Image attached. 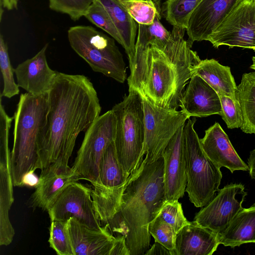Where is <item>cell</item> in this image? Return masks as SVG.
I'll use <instances>...</instances> for the list:
<instances>
[{
    "instance_id": "d4e9b609",
    "label": "cell",
    "mask_w": 255,
    "mask_h": 255,
    "mask_svg": "<svg viewBox=\"0 0 255 255\" xmlns=\"http://www.w3.org/2000/svg\"><path fill=\"white\" fill-rule=\"evenodd\" d=\"M109 13L123 41L129 66L132 65L135 54V38L138 23L117 0H98Z\"/></svg>"
},
{
    "instance_id": "277c9868",
    "label": "cell",
    "mask_w": 255,
    "mask_h": 255,
    "mask_svg": "<svg viewBox=\"0 0 255 255\" xmlns=\"http://www.w3.org/2000/svg\"><path fill=\"white\" fill-rule=\"evenodd\" d=\"M48 94L20 95L14 114L11 164L13 186L22 187L27 172L35 171L40 145L47 124Z\"/></svg>"
},
{
    "instance_id": "9c48e42d",
    "label": "cell",
    "mask_w": 255,
    "mask_h": 255,
    "mask_svg": "<svg viewBox=\"0 0 255 255\" xmlns=\"http://www.w3.org/2000/svg\"><path fill=\"white\" fill-rule=\"evenodd\" d=\"M117 120L112 110L100 116L85 132L72 166L80 180L95 183L100 163L108 146L114 141Z\"/></svg>"
},
{
    "instance_id": "ab89813d",
    "label": "cell",
    "mask_w": 255,
    "mask_h": 255,
    "mask_svg": "<svg viewBox=\"0 0 255 255\" xmlns=\"http://www.w3.org/2000/svg\"><path fill=\"white\" fill-rule=\"evenodd\" d=\"M248 166L250 175L253 179L255 180V148L250 152L248 159Z\"/></svg>"
},
{
    "instance_id": "ba28073f",
    "label": "cell",
    "mask_w": 255,
    "mask_h": 255,
    "mask_svg": "<svg viewBox=\"0 0 255 255\" xmlns=\"http://www.w3.org/2000/svg\"><path fill=\"white\" fill-rule=\"evenodd\" d=\"M141 96L144 125L142 154H146L143 160L150 163L162 157L170 140L190 117L182 110H169L157 106Z\"/></svg>"
},
{
    "instance_id": "f546056e",
    "label": "cell",
    "mask_w": 255,
    "mask_h": 255,
    "mask_svg": "<svg viewBox=\"0 0 255 255\" xmlns=\"http://www.w3.org/2000/svg\"><path fill=\"white\" fill-rule=\"evenodd\" d=\"M89 21L107 32L122 46V38L109 13L102 4L95 0L84 15Z\"/></svg>"
},
{
    "instance_id": "2e32d148",
    "label": "cell",
    "mask_w": 255,
    "mask_h": 255,
    "mask_svg": "<svg viewBox=\"0 0 255 255\" xmlns=\"http://www.w3.org/2000/svg\"><path fill=\"white\" fill-rule=\"evenodd\" d=\"M242 0H202L192 13L186 29L188 40L207 41Z\"/></svg>"
},
{
    "instance_id": "f35d334b",
    "label": "cell",
    "mask_w": 255,
    "mask_h": 255,
    "mask_svg": "<svg viewBox=\"0 0 255 255\" xmlns=\"http://www.w3.org/2000/svg\"><path fill=\"white\" fill-rule=\"evenodd\" d=\"M39 181V178L34 173V171H31L26 173L22 180V186L35 188Z\"/></svg>"
},
{
    "instance_id": "b9f144b4",
    "label": "cell",
    "mask_w": 255,
    "mask_h": 255,
    "mask_svg": "<svg viewBox=\"0 0 255 255\" xmlns=\"http://www.w3.org/2000/svg\"><path fill=\"white\" fill-rule=\"evenodd\" d=\"M156 5V6L161 9L160 2L161 0H151Z\"/></svg>"
},
{
    "instance_id": "484cf974",
    "label": "cell",
    "mask_w": 255,
    "mask_h": 255,
    "mask_svg": "<svg viewBox=\"0 0 255 255\" xmlns=\"http://www.w3.org/2000/svg\"><path fill=\"white\" fill-rule=\"evenodd\" d=\"M236 99L243 116L241 129L246 133L255 134V71L243 75L237 86Z\"/></svg>"
},
{
    "instance_id": "8d00e7d4",
    "label": "cell",
    "mask_w": 255,
    "mask_h": 255,
    "mask_svg": "<svg viewBox=\"0 0 255 255\" xmlns=\"http://www.w3.org/2000/svg\"><path fill=\"white\" fill-rule=\"evenodd\" d=\"M115 237L116 241L111 255H130L125 236L121 235Z\"/></svg>"
},
{
    "instance_id": "7a4b0ae2",
    "label": "cell",
    "mask_w": 255,
    "mask_h": 255,
    "mask_svg": "<svg viewBox=\"0 0 255 255\" xmlns=\"http://www.w3.org/2000/svg\"><path fill=\"white\" fill-rule=\"evenodd\" d=\"M48 94L47 128L35 170L58 160L69 162L78 135L89 128L101 111L97 93L83 75L58 72Z\"/></svg>"
},
{
    "instance_id": "7402d4cb",
    "label": "cell",
    "mask_w": 255,
    "mask_h": 255,
    "mask_svg": "<svg viewBox=\"0 0 255 255\" xmlns=\"http://www.w3.org/2000/svg\"><path fill=\"white\" fill-rule=\"evenodd\" d=\"M127 179L118 160L114 141L108 146L102 156L98 179L92 184L94 205L122 185Z\"/></svg>"
},
{
    "instance_id": "9a60e30c",
    "label": "cell",
    "mask_w": 255,
    "mask_h": 255,
    "mask_svg": "<svg viewBox=\"0 0 255 255\" xmlns=\"http://www.w3.org/2000/svg\"><path fill=\"white\" fill-rule=\"evenodd\" d=\"M184 125L172 137L162 155L164 191L167 201L178 200L182 197L187 185L183 135Z\"/></svg>"
},
{
    "instance_id": "6da1fadb",
    "label": "cell",
    "mask_w": 255,
    "mask_h": 255,
    "mask_svg": "<svg viewBox=\"0 0 255 255\" xmlns=\"http://www.w3.org/2000/svg\"><path fill=\"white\" fill-rule=\"evenodd\" d=\"M163 157L139 167L94 207L102 226L124 236L130 255H143L150 247L149 223L166 201Z\"/></svg>"
},
{
    "instance_id": "5b68a950",
    "label": "cell",
    "mask_w": 255,
    "mask_h": 255,
    "mask_svg": "<svg viewBox=\"0 0 255 255\" xmlns=\"http://www.w3.org/2000/svg\"><path fill=\"white\" fill-rule=\"evenodd\" d=\"M112 110L117 120L114 140L117 155L128 178L139 167L144 156V112L140 93L128 88V94Z\"/></svg>"
},
{
    "instance_id": "d6986e66",
    "label": "cell",
    "mask_w": 255,
    "mask_h": 255,
    "mask_svg": "<svg viewBox=\"0 0 255 255\" xmlns=\"http://www.w3.org/2000/svg\"><path fill=\"white\" fill-rule=\"evenodd\" d=\"M200 141L205 154L219 168H227L231 173L249 171V166L239 156L218 122L205 130Z\"/></svg>"
},
{
    "instance_id": "4dcf8cb0",
    "label": "cell",
    "mask_w": 255,
    "mask_h": 255,
    "mask_svg": "<svg viewBox=\"0 0 255 255\" xmlns=\"http://www.w3.org/2000/svg\"><path fill=\"white\" fill-rule=\"evenodd\" d=\"M48 242L57 255H74L68 221H51Z\"/></svg>"
},
{
    "instance_id": "d6a6232c",
    "label": "cell",
    "mask_w": 255,
    "mask_h": 255,
    "mask_svg": "<svg viewBox=\"0 0 255 255\" xmlns=\"http://www.w3.org/2000/svg\"><path fill=\"white\" fill-rule=\"evenodd\" d=\"M148 231L155 242H157L175 254L176 233L173 228L158 215L149 224Z\"/></svg>"
},
{
    "instance_id": "d590c367",
    "label": "cell",
    "mask_w": 255,
    "mask_h": 255,
    "mask_svg": "<svg viewBox=\"0 0 255 255\" xmlns=\"http://www.w3.org/2000/svg\"><path fill=\"white\" fill-rule=\"evenodd\" d=\"M219 97L222 108L221 116L228 128H241L243 124V116L237 99L224 95H220Z\"/></svg>"
},
{
    "instance_id": "e575fe53",
    "label": "cell",
    "mask_w": 255,
    "mask_h": 255,
    "mask_svg": "<svg viewBox=\"0 0 255 255\" xmlns=\"http://www.w3.org/2000/svg\"><path fill=\"white\" fill-rule=\"evenodd\" d=\"M158 216L173 228L176 234L190 222L184 216L178 200H166Z\"/></svg>"
},
{
    "instance_id": "3957f363",
    "label": "cell",
    "mask_w": 255,
    "mask_h": 255,
    "mask_svg": "<svg viewBox=\"0 0 255 255\" xmlns=\"http://www.w3.org/2000/svg\"><path fill=\"white\" fill-rule=\"evenodd\" d=\"M185 29L173 27L164 45L152 44L147 52V72L140 94L157 106L176 110L192 69L201 60L192 44L184 38Z\"/></svg>"
},
{
    "instance_id": "ac0fdd59",
    "label": "cell",
    "mask_w": 255,
    "mask_h": 255,
    "mask_svg": "<svg viewBox=\"0 0 255 255\" xmlns=\"http://www.w3.org/2000/svg\"><path fill=\"white\" fill-rule=\"evenodd\" d=\"M68 222L74 255H111L116 237L107 226L94 229L73 218Z\"/></svg>"
},
{
    "instance_id": "cb8c5ba5",
    "label": "cell",
    "mask_w": 255,
    "mask_h": 255,
    "mask_svg": "<svg viewBox=\"0 0 255 255\" xmlns=\"http://www.w3.org/2000/svg\"><path fill=\"white\" fill-rule=\"evenodd\" d=\"M219 235L220 244L232 248L255 243V204L243 208Z\"/></svg>"
},
{
    "instance_id": "603a6c76",
    "label": "cell",
    "mask_w": 255,
    "mask_h": 255,
    "mask_svg": "<svg viewBox=\"0 0 255 255\" xmlns=\"http://www.w3.org/2000/svg\"><path fill=\"white\" fill-rule=\"evenodd\" d=\"M192 74L201 77L219 95L236 99L237 86L229 66L223 65L214 59L201 60L193 68Z\"/></svg>"
},
{
    "instance_id": "7bdbcfd3",
    "label": "cell",
    "mask_w": 255,
    "mask_h": 255,
    "mask_svg": "<svg viewBox=\"0 0 255 255\" xmlns=\"http://www.w3.org/2000/svg\"><path fill=\"white\" fill-rule=\"evenodd\" d=\"M253 64L250 66V68L255 70V56H253L252 58Z\"/></svg>"
},
{
    "instance_id": "8992f818",
    "label": "cell",
    "mask_w": 255,
    "mask_h": 255,
    "mask_svg": "<svg viewBox=\"0 0 255 255\" xmlns=\"http://www.w3.org/2000/svg\"><path fill=\"white\" fill-rule=\"evenodd\" d=\"M194 117L189 119L183 127L187 185L185 192L196 207H203L219 190L222 174L219 168L203 150L194 129Z\"/></svg>"
},
{
    "instance_id": "ffe728a7",
    "label": "cell",
    "mask_w": 255,
    "mask_h": 255,
    "mask_svg": "<svg viewBox=\"0 0 255 255\" xmlns=\"http://www.w3.org/2000/svg\"><path fill=\"white\" fill-rule=\"evenodd\" d=\"M181 110L190 118L221 115L219 94L204 79L194 74L184 91L180 102Z\"/></svg>"
},
{
    "instance_id": "836d02e7",
    "label": "cell",
    "mask_w": 255,
    "mask_h": 255,
    "mask_svg": "<svg viewBox=\"0 0 255 255\" xmlns=\"http://www.w3.org/2000/svg\"><path fill=\"white\" fill-rule=\"evenodd\" d=\"M95 0H48L51 9L68 15L73 20L84 16Z\"/></svg>"
},
{
    "instance_id": "74e56055",
    "label": "cell",
    "mask_w": 255,
    "mask_h": 255,
    "mask_svg": "<svg viewBox=\"0 0 255 255\" xmlns=\"http://www.w3.org/2000/svg\"><path fill=\"white\" fill-rule=\"evenodd\" d=\"M144 255H173V253L160 243L154 244L145 252Z\"/></svg>"
},
{
    "instance_id": "e0dca14e",
    "label": "cell",
    "mask_w": 255,
    "mask_h": 255,
    "mask_svg": "<svg viewBox=\"0 0 255 255\" xmlns=\"http://www.w3.org/2000/svg\"><path fill=\"white\" fill-rule=\"evenodd\" d=\"M48 46L46 43L34 56L14 69L18 86L31 94L48 93L58 75V72L51 69L48 64L46 56Z\"/></svg>"
},
{
    "instance_id": "1f68e13d",
    "label": "cell",
    "mask_w": 255,
    "mask_h": 255,
    "mask_svg": "<svg viewBox=\"0 0 255 255\" xmlns=\"http://www.w3.org/2000/svg\"><path fill=\"white\" fill-rule=\"evenodd\" d=\"M0 66L3 81L0 97L11 98L18 95L19 90L14 79V69L11 65L7 45L2 34L0 36Z\"/></svg>"
},
{
    "instance_id": "4316f807",
    "label": "cell",
    "mask_w": 255,
    "mask_h": 255,
    "mask_svg": "<svg viewBox=\"0 0 255 255\" xmlns=\"http://www.w3.org/2000/svg\"><path fill=\"white\" fill-rule=\"evenodd\" d=\"M160 19L161 13H158L151 24H138L134 57L135 59L141 60L146 57L150 45H164L170 40L171 32L164 27Z\"/></svg>"
},
{
    "instance_id": "52a82bcc",
    "label": "cell",
    "mask_w": 255,
    "mask_h": 255,
    "mask_svg": "<svg viewBox=\"0 0 255 255\" xmlns=\"http://www.w3.org/2000/svg\"><path fill=\"white\" fill-rule=\"evenodd\" d=\"M71 48L92 70L120 83L127 79L126 64L115 40L89 25H76L68 30Z\"/></svg>"
},
{
    "instance_id": "44dd1931",
    "label": "cell",
    "mask_w": 255,
    "mask_h": 255,
    "mask_svg": "<svg viewBox=\"0 0 255 255\" xmlns=\"http://www.w3.org/2000/svg\"><path fill=\"white\" fill-rule=\"evenodd\" d=\"M219 245V233L194 221L177 234L175 252L176 255H211Z\"/></svg>"
},
{
    "instance_id": "60d3db41",
    "label": "cell",
    "mask_w": 255,
    "mask_h": 255,
    "mask_svg": "<svg viewBox=\"0 0 255 255\" xmlns=\"http://www.w3.org/2000/svg\"><path fill=\"white\" fill-rule=\"evenodd\" d=\"M19 0H0V5L8 10L17 8Z\"/></svg>"
},
{
    "instance_id": "8fae6325",
    "label": "cell",
    "mask_w": 255,
    "mask_h": 255,
    "mask_svg": "<svg viewBox=\"0 0 255 255\" xmlns=\"http://www.w3.org/2000/svg\"><path fill=\"white\" fill-rule=\"evenodd\" d=\"M92 188L77 181L68 185L47 211L51 221L73 218L94 229L102 225L97 218L92 198Z\"/></svg>"
},
{
    "instance_id": "5bb4252c",
    "label": "cell",
    "mask_w": 255,
    "mask_h": 255,
    "mask_svg": "<svg viewBox=\"0 0 255 255\" xmlns=\"http://www.w3.org/2000/svg\"><path fill=\"white\" fill-rule=\"evenodd\" d=\"M11 123L7 121L0 123V245L8 246L15 234L9 218V211L14 201L9 148V133Z\"/></svg>"
},
{
    "instance_id": "7c38bea8",
    "label": "cell",
    "mask_w": 255,
    "mask_h": 255,
    "mask_svg": "<svg viewBox=\"0 0 255 255\" xmlns=\"http://www.w3.org/2000/svg\"><path fill=\"white\" fill-rule=\"evenodd\" d=\"M242 183H231L219 189L217 194L196 214L194 221L217 233L223 232L243 208L245 197L239 201L237 195L247 194Z\"/></svg>"
},
{
    "instance_id": "30bf717a",
    "label": "cell",
    "mask_w": 255,
    "mask_h": 255,
    "mask_svg": "<svg viewBox=\"0 0 255 255\" xmlns=\"http://www.w3.org/2000/svg\"><path fill=\"white\" fill-rule=\"evenodd\" d=\"M213 46L255 51V0H242L209 37Z\"/></svg>"
},
{
    "instance_id": "4fadbf2b",
    "label": "cell",
    "mask_w": 255,
    "mask_h": 255,
    "mask_svg": "<svg viewBox=\"0 0 255 255\" xmlns=\"http://www.w3.org/2000/svg\"><path fill=\"white\" fill-rule=\"evenodd\" d=\"M68 162L58 160L41 170L38 184L26 202L28 207L47 211L68 185L80 180Z\"/></svg>"
},
{
    "instance_id": "83f0119b",
    "label": "cell",
    "mask_w": 255,
    "mask_h": 255,
    "mask_svg": "<svg viewBox=\"0 0 255 255\" xmlns=\"http://www.w3.org/2000/svg\"><path fill=\"white\" fill-rule=\"evenodd\" d=\"M202 0H166L161 13L173 27L186 29L190 16Z\"/></svg>"
},
{
    "instance_id": "f1b7e54d",
    "label": "cell",
    "mask_w": 255,
    "mask_h": 255,
    "mask_svg": "<svg viewBox=\"0 0 255 255\" xmlns=\"http://www.w3.org/2000/svg\"><path fill=\"white\" fill-rule=\"evenodd\" d=\"M130 16L138 23L151 24L156 14L161 13L151 0H117Z\"/></svg>"
}]
</instances>
